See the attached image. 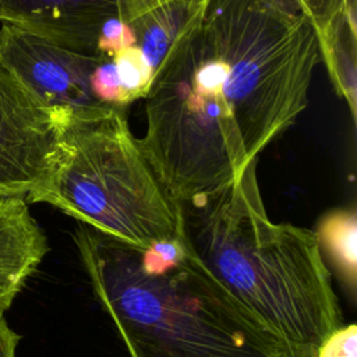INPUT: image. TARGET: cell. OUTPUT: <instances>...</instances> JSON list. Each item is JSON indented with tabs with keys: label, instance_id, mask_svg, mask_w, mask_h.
Instances as JSON below:
<instances>
[{
	"label": "cell",
	"instance_id": "obj_12",
	"mask_svg": "<svg viewBox=\"0 0 357 357\" xmlns=\"http://www.w3.org/2000/svg\"><path fill=\"white\" fill-rule=\"evenodd\" d=\"M314 25L318 39L351 4L349 0H290Z\"/></svg>",
	"mask_w": 357,
	"mask_h": 357
},
{
	"label": "cell",
	"instance_id": "obj_10",
	"mask_svg": "<svg viewBox=\"0 0 357 357\" xmlns=\"http://www.w3.org/2000/svg\"><path fill=\"white\" fill-rule=\"evenodd\" d=\"M322 257L328 258L350 301L357 294V215L354 208L325 213L315 230Z\"/></svg>",
	"mask_w": 357,
	"mask_h": 357
},
{
	"label": "cell",
	"instance_id": "obj_13",
	"mask_svg": "<svg viewBox=\"0 0 357 357\" xmlns=\"http://www.w3.org/2000/svg\"><path fill=\"white\" fill-rule=\"evenodd\" d=\"M317 357H357V325L353 322L335 329L319 346Z\"/></svg>",
	"mask_w": 357,
	"mask_h": 357
},
{
	"label": "cell",
	"instance_id": "obj_2",
	"mask_svg": "<svg viewBox=\"0 0 357 357\" xmlns=\"http://www.w3.org/2000/svg\"><path fill=\"white\" fill-rule=\"evenodd\" d=\"M92 291L130 357H291L180 231L145 247L85 225L73 233Z\"/></svg>",
	"mask_w": 357,
	"mask_h": 357
},
{
	"label": "cell",
	"instance_id": "obj_6",
	"mask_svg": "<svg viewBox=\"0 0 357 357\" xmlns=\"http://www.w3.org/2000/svg\"><path fill=\"white\" fill-rule=\"evenodd\" d=\"M0 60L47 107L68 116L103 105L93 91L100 59L0 25Z\"/></svg>",
	"mask_w": 357,
	"mask_h": 357
},
{
	"label": "cell",
	"instance_id": "obj_4",
	"mask_svg": "<svg viewBox=\"0 0 357 357\" xmlns=\"http://www.w3.org/2000/svg\"><path fill=\"white\" fill-rule=\"evenodd\" d=\"M117 241L145 247L180 231V208L130 131L123 107L64 117L49 177L25 197Z\"/></svg>",
	"mask_w": 357,
	"mask_h": 357
},
{
	"label": "cell",
	"instance_id": "obj_5",
	"mask_svg": "<svg viewBox=\"0 0 357 357\" xmlns=\"http://www.w3.org/2000/svg\"><path fill=\"white\" fill-rule=\"evenodd\" d=\"M64 117L40 102L0 60V195L25 198L49 177Z\"/></svg>",
	"mask_w": 357,
	"mask_h": 357
},
{
	"label": "cell",
	"instance_id": "obj_7",
	"mask_svg": "<svg viewBox=\"0 0 357 357\" xmlns=\"http://www.w3.org/2000/svg\"><path fill=\"white\" fill-rule=\"evenodd\" d=\"M206 0H116L131 47L109 61L149 88L162 61Z\"/></svg>",
	"mask_w": 357,
	"mask_h": 357
},
{
	"label": "cell",
	"instance_id": "obj_1",
	"mask_svg": "<svg viewBox=\"0 0 357 357\" xmlns=\"http://www.w3.org/2000/svg\"><path fill=\"white\" fill-rule=\"evenodd\" d=\"M290 0H206L156 71L138 139L177 204L237 180L308 105L319 60Z\"/></svg>",
	"mask_w": 357,
	"mask_h": 357
},
{
	"label": "cell",
	"instance_id": "obj_3",
	"mask_svg": "<svg viewBox=\"0 0 357 357\" xmlns=\"http://www.w3.org/2000/svg\"><path fill=\"white\" fill-rule=\"evenodd\" d=\"M181 231L205 266L287 346L317 357L342 326L332 273L315 231L269 219L257 162L233 183L178 204Z\"/></svg>",
	"mask_w": 357,
	"mask_h": 357
},
{
	"label": "cell",
	"instance_id": "obj_14",
	"mask_svg": "<svg viewBox=\"0 0 357 357\" xmlns=\"http://www.w3.org/2000/svg\"><path fill=\"white\" fill-rule=\"evenodd\" d=\"M18 343L20 335L8 326L4 317H0V357H15Z\"/></svg>",
	"mask_w": 357,
	"mask_h": 357
},
{
	"label": "cell",
	"instance_id": "obj_9",
	"mask_svg": "<svg viewBox=\"0 0 357 357\" xmlns=\"http://www.w3.org/2000/svg\"><path fill=\"white\" fill-rule=\"evenodd\" d=\"M20 195H0V317L49 251L47 238Z\"/></svg>",
	"mask_w": 357,
	"mask_h": 357
},
{
	"label": "cell",
	"instance_id": "obj_8",
	"mask_svg": "<svg viewBox=\"0 0 357 357\" xmlns=\"http://www.w3.org/2000/svg\"><path fill=\"white\" fill-rule=\"evenodd\" d=\"M114 21H119L116 0H0V25L93 56Z\"/></svg>",
	"mask_w": 357,
	"mask_h": 357
},
{
	"label": "cell",
	"instance_id": "obj_11",
	"mask_svg": "<svg viewBox=\"0 0 357 357\" xmlns=\"http://www.w3.org/2000/svg\"><path fill=\"white\" fill-rule=\"evenodd\" d=\"M319 54L324 57L336 91L343 96L356 117V20L350 4L318 39Z\"/></svg>",
	"mask_w": 357,
	"mask_h": 357
}]
</instances>
